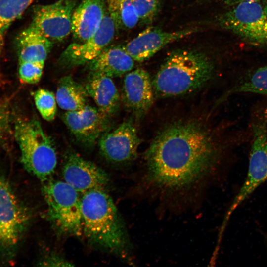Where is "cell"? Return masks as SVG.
Instances as JSON below:
<instances>
[{
  "label": "cell",
  "mask_w": 267,
  "mask_h": 267,
  "mask_svg": "<svg viewBox=\"0 0 267 267\" xmlns=\"http://www.w3.org/2000/svg\"><path fill=\"white\" fill-rule=\"evenodd\" d=\"M254 93L267 96V64L259 67L240 78L222 97Z\"/></svg>",
  "instance_id": "44dd1931"
},
{
  "label": "cell",
  "mask_w": 267,
  "mask_h": 267,
  "mask_svg": "<svg viewBox=\"0 0 267 267\" xmlns=\"http://www.w3.org/2000/svg\"><path fill=\"white\" fill-rule=\"evenodd\" d=\"M3 134L2 132H0V138L2 136Z\"/></svg>",
  "instance_id": "f546056e"
},
{
  "label": "cell",
  "mask_w": 267,
  "mask_h": 267,
  "mask_svg": "<svg viewBox=\"0 0 267 267\" xmlns=\"http://www.w3.org/2000/svg\"><path fill=\"white\" fill-rule=\"evenodd\" d=\"M105 117L98 108L87 105L78 110L66 111L62 118L79 141L91 146L101 136Z\"/></svg>",
  "instance_id": "9a60e30c"
},
{
  "label": "cell",
  "mask_w": 267,
  "mask_h": 267,
  "mask_svg": "<svg viewBox=\"0 0 267 267\" xmlns=\"http://www.w3.org/2000/svg\"><path fill=\"white\" fill-rule=\"evenodd\" d=\"M105 0H81L74 9L72 33L77 42L91 37L99 27L107 11Z\"/></svg>",
  "instance_id": "2e32d148"
},
{
  "label": "cell",
  "mask_w": 267,
  "mask_h": 267,
  "mask_svg": "<svg viewBox=\"0 0 267 267\" xmlns=\"http://www.w3.org/2000/svg\"><path fill=\"white\" fill-rule=\"evenodd\" d=\"M88 64L90 72L112 78L131 71L134 67V60L123 46H108Z\"/></svg>",
  "instance_id": "d6986e66"
},
{
  "label": "cell",
  "mask_w": 267,
  "mask_h": 267,
  "mask_svg": "<svg viewBox=\"0 0 267 267\" xmlns=\"http://www.w3.org/2000/svg\"><path fill=\"white\" fill-rule=\"evenodd\" d=\"M116 29L114 21L107 12L99 27L91 37L67 46L59 57V64L67 68L88 64L108 46Z\"/></svg>",
  "instance_id": "30bf717a"
},
{
  "label": "cell",
  "mask_w": 267,
  "mask_h": 267,
  "mask_svg": "<svg viewBox=\"0 0 267 267\" xmlns=\"http://www.w3.org/2000/svg\"><path fill=\"white\" fill-rule=\"evenodd\" d=\"M18 63V76L22 82L29 84H36L39 82L43 74L44 63Z\"/></svg>",
  "instance_id": "484cf974"
},
{
  "label": "cell",
  "mask_w": 267,
  "mask_h": 267,
  "mask_svg": "<svg viewBox=\"0 0 267 267\" xmlns=\"http://www.w3.org/2000/svg\"><path fill=\"white\" fill-rule=\"evenodd\" d=\"M215 67L204 53L178 49L167 57L154 77L156 94L171 97L190 93L205 85L213 77Z\"/></svg>",
  "instance_id": "3957f363"
},
{
  "label": "cell",
  "mask_w": 267,
  "mask_h": 267,
  "mask_svg": "<svg viewBox=\"0 0 267 267\" xmlns=\"http://www.w3.org/2000/svg\"><path fill=\"white\" fill-rule=\"evenodd\" d=\"M107 11L117 28L131 29L138 23L134 0H105Z\"/></svg>",
  "instance_id": "7402d4cb"
},
{
  "label": "cell",
  "mask_w": 267,
  "mask_h": 267,
  "mask_svg": "<svg viewBox=\"0 0 267 267\" xmlns=\"http://www.w3.org/2000/svg\"><path fill=\"white\" fill-rule=\"evenodd\" d=\"M197 31L196 28H191L168 32L157 27H149L123 46L134 61L142 62L153 56L167 44Z\"/></svg>",
  "instance_id": "4fadbf2b"
},
{
  "label": "cell",
  "mask_w": 267,
  "mask_h": 267,
  "mask_svg": "<svg viewBox=\"0 0 267 267\" xmlns=\"http://www.w3.org/2000/svg\"><path fill=\"white\" fill-rule=\"evenodd\" d=\"M42 187L47 216L53 227L66 235L83 233L82 196L64 181L48 179Z\"/></svg>",
  "instance_id": "8992f818"
},
{
  "label": "cell",
  "mask_w": 267,
  "mask_h": 267,
  "mask_svg": "<svg viewBox=\"0 0 267 267\" xmlns=\"http://www.w3.org/2000/svg\"><path fill=\"white\" fill-rule=\"evenodd\" d=\"M85 87L89 96L92 98L98 109L104 116L108 117L117 111L120 95L111 78L90 72Z\"/></svg>",
  "instance_id": "e0dca14e"
},
{
  "label": "cell",
  "mask_w": 267,
  "mask_h": 267,
  "mask_svg": "<svg viewBox=\"0 0 267 267\" xmlns=\"http://www.w3.org/2000/svg\"><path fill=\"white\" fill-rule=\"evenodd\" d=\"M251 147L247 174L238 192L225 214L219 235L222 236L231 215L259 186L267 181V111L251 114L249 125Z\"/></svg>",
  "instance_id": "5b68a950"
},
{
  "label": "cell",
  "mask_w": 267,
  "mask_h": 267,
  "mask_svg": "<svg viewBox=\"0 0 267 267\" xmlns=\"http://www.w3.org/2000/svg\"><path fill=\"white\" fill-rule=\"evenodd\" d=\"M44 266H72L70 263L61 257L56 256H48L41 263Z\"/></svg>",
  "instance_id": "83f0119b"
},
{
  "label": "cell",
  "mask_w": 267,
  "mask_h": 267,
  "mask_svg": "<svg viewBox=\"0 0 267 267\" xmlns=\"http://www.w3.org/2000/svg\"><path fill=\"white\" fill-rule=\"evenodd\" d=\"M214 22L256 46H267V0L241 2L219 15Z\"/></svg>",
  "instance_id": "ba28073f"
},
{
  "label": "cell",
  "mask_w": 267,
  "mask_h": 267,
  "mask_svg": "<svg viewBox=\"0 0 267 267\" xmlns=\"http://www.w3.org/2000/svg\"><path fill=\"white\" fill-rule=\"evenodd\" d=\"M18 62H45L53 46V42L30 25L16 38Z\"/></svg>",
  "instance_id": "ac0fdd59"
},
{
  "label": "cell",
  "mask_w": 267,
  "mask_h": 267,
  "mask_svg": "<svg viewBox=\"0 0 267 267\" xmlns=\"http://www.w3.org/2000/svg\"><path fill=\"white\" fill-rule=\"evenodd\" d=\"M85 87L76 82L70 76L59 81L55 97L57 103L66 111L80 110L87 105L89 97Z\"/></svg>",
  "instance_id": "ffe728a7"
},
{
  "label": "cell",
  "mask_w": 267,
  "mask_h": 267,
  "mask_svg": "<svg viewBox=\"0 0 267 267\" xmlns=\"http://www.w3.org/2000/svg\"><path fill=\"white\" fill-rule=\"evenodd\" d=\"M134 6L142 24H149L156 18L160 9V0H134Z\"/></svg>",
  "instance_id": "d4e9b609"
},
{
  "label": "cell",
  "mask_w": 267,
  "mask_h": 267,
  "mask_svg": "<svg viewBox=\"0 0 267 267\" xmlns=\"http://www.w3.org/2000/svg\"><path fill=\"white\" fill-rule=\"evenodd\" d=\"M199 124L181 122L163 130L145 154L142 181L161 199L186 198L215 177L229 145Z\"/></svg>",
  "instance_id": "6da1fadb"
},
{
  "label": "cell",
  "mask_w": 267,
  "mask_h": 267,
  "mask_svg": "<svg viewBox=\"0 0 267 267\" xmlns=\"http://www.w3.org/2000/svg\"><path fill=\"white\" fill-rule=\"evenodd\" d=\"M212 0L219 2L220 3H222L223 4H225L228 6H232L233 5H235L237 4H238L241 2L254 1V0Z\"/></svg>",
  "instance_id": "f1b7e54d"
},
{
  "label": "cell",
  "mask_w": 267,
  "mask_h": 267,
  "mask_svg": "<svg viewBox=\"0 0 267 267\" xmlns=\"http://www.w3.org/2000/svg\"><path fill=\"white\" fill-rule=\"evenodd\" d=\"M140 139L130 121L123 122L115 129L102 135L99 141L101 154L110 162L125 163L136 156Z\"/></svg>",
  "instance_id": "7c38bea8"
},
{
  "label": "cell",
  "mask_w": 267,
  "mask_h": 267,
  "mask_svg": "<svg viewBox=\"0 0 267 267\" xmlns=\"http://www.w3.org/2000/svg\"><path fill=\"white\" fill-rule=\"evenodd\" d=\"M76 0H58L33 9L30 25L52 42L61 41L72 33V19Z\"/></svg>",
  "instance_id": "9c48e42d"
},
{
  "label": "cell",
  "mask_w": 267,
  "mask_h": 267,
  "mask_svg": "<svg viewBox=\"0 0 267 267\" xmlns=\"http://www.w3.org/2000/svg\"><path fill=\"white\" fill-rule=\"evenodd\" d=\"M10 114L7 101L0 99V132L3 134L8 129Z\"/></svg>",
  "instance_id": "4316f807"
},
{
  "label": "cell",
  "mask_w": 267,
  "mask_h": 267,
  "mask_svg": "<svg viewBox=\"0 0 267 267\" xmlns=\"http://www.w3.org/2000/svg\"><path fill=\"white\" fill-rule=\"evenodd\" d=\"M152 81L145 70L137 68L128 72L123 81L122 98L125 105L137 116L144 114L154 99Z\"/></svg>",
  "instance_id": "5bb4252c"
},
{
  "label": "cell",
  "mask_w": 267,
  "mask_h": 267,
  "mask_svg": "<svg viewBox=\"0 0 267 267\" xmlns=\"http://www.w3.org/2000/svg\"><path fill=\"white\" fill-rule=\"evenodd\" d=\"M82 230L94 246L129 259L131 244L119 213L104 189L82 194Z\"/></svg>",
  "instance_id": "7a4b0ae2"
},
{
  "label": "cell",
  "mask_w": 267,
  "mask_h": 267,
  "mask_svg": "<svg viewBox=\"0 0 267 267\" xmlns=\"http://www.w3.org/2000/svg\"><path fill=\"white\" fill-rule=\"evenodd\" d=\"M14 136L25 169L43 182L50 179L57 165L56 148L40 122L34 118L17 120Z\"/></svg>",
  "instance_id": "277c9868"
},
{
  "label": "cell",
  "mask_w": 267,
  "mask_h": 267,
  "mask_svg": "<svg viewBox=\"0 0 267 267\" xmlns=\"http://www.w3.org/2000/svg\"><path fill=\"white\" fill-rule=\"evenodd\" d=\"M62 175L64 181L82 194L104 189L109 182L108 175L104 170L75 152L66 155Z\"/></svg>",
  "instance_id": "8fae6325"
},
{
  "label": "cell",
  "mask_w": 267,
  "mask_h": 267,
  "mask_svg": "<svg viewBox=\"0 0 267 267\" xmlns=\"http://www.w3.org/2000/svg\"><path fill=\"white\" fill-rule=\"evenodd\" d=\"M36 106L42 117L47 121L55 117L57 106L55 95L45 89H39L34 93Z\"/></svg>",
  "instance_id": "cb8c5ba5"
},
{
  "label": "cell",
  "mask_w": 267,
  "mask_h": 267,
  "mask_svg": "<svg viewBox=\"0 0 267 267\" xmlns=\"http://www.w3.org/2000/svg\"><path fill=\"white\" fill-rule=\"evenodd\" d=\"M29 212L0 170V260L9 262L15 255L30 222Z\"/></svg>",
  "instance_id": "52a82bcc"
},
{
  "label": "cell",
  "mask_w": 267,
  "mask_h": 267,
  "mask_svg": "<svg viewBox=\"0 0 267 267\" xmlns=\"http://www.w3.org/2000/svg\"><path fill=\"white\" fill-rule=\"evenodd\" d=\"M35 0H0V55L9 27Z\"/></svg>",
  "instance_id": "603a6c76"
}]
</instances>
